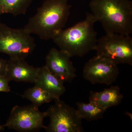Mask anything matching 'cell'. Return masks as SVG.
Masks as SVG:
<instances>
[{
    "instance_id": "obj_1",
    "label": "cell",
    "mask_w": 132,
    "mask_h": 132,
    "mask_svg": "<svg viewBox=\"0 0 132 132\" xmlns=\"http://www.w3.org/2000/svg\"><path fill=\"white\" fill-rule=\"evenodd\" d=\"M69 1L45 0L24 28L42 40L52 39L65 26L72 7Z\"/></svg>"
},
{
    "instance_id": "obj_2",
    "label": "cell",
    "mask_w": 132,
    "mask_h": 132,
    "mask_svg": "<svg viewBox=\"0 0 132 132\" xmlns=\"http://www.w3.org/2000/svg\"><path fill=\"white\" fill-rule=\"evenodd\" d=\"M92 13L106 34L130 35L132 33V2L130 0H92Z\"/></svg>"
},
{
    "instance_id": "obj_3",
    "label": "cell",
    "mask_w": 132,
    "mask_h": 132,
    "mask_svg": "<svg viewBox=\"0 0 132 132\" xmlns=\"http://www.w3.org/2000/svg\"><path fill=\"white\" fill-rule=\"evenodd\" d=\"M97 22L92 13H87L85 20L60 31L52 39L61 50L71 57H82L94 50L98 40L94 28Z\"/></svg>"
},
{
    "instance_id": "obj_4",
    "label": "cell",
    "mask_w": 132,
    "mask_h": 132,
    "mask_svg": "<svg viewBox=\"0 0 132 132\" xmlns=\"http://www.w3.org/2000/svg\"><path fill=\"white\" fill-rule=\"evenodd\" d=\"M34 39L24 28L14 29L0 22V53L10 58L26 59L34 52Z\"/></svg>"
},
{
    "instance_id": "obj_5",
    "label": "cell",
    "mask_w": 132,
    "mask_h": 132,
    "mask_svg": "<svg viewBox=\"0 0 132 132\" xmlns=\"http://www.w3.org/2000/svg\"><path fill=\"white\" fill-rule=\"evenodd\" d=\"M94 50L97 55L108 59L117 65H132V38L130 35L106 34L98 39Z\"/></svg>"
},
{
    "instance_id": "obj_6",
    "label": "cell",
    "mask_w": 132,
    "mask_h": 132,
    "mask_svg": "<svg viewBox=\"0 0 132 132\" xmlns=\"http://www.w3.org/2000/svg\"><path fill=\"white\" fill-rule=\"evenodd\" d=\"M46 111L49 125L44 129L48 132H82V119L77 110L60 99L54 100Z\"/></svg>"
},
{
    "instance_id": "obj_7",
    "label": "cell",
    "mask_w": 132,
    "mask_h": 132,
    "mask_svg": "<svg viewBox=\"0 0 132 132\" xmlns=\"http://www.w3.org/2000/svg\"><path fill=\"white\" fill-rule=\"evenodd\" d=\"M47 117L46 112L39 111V107L32 104L26 106L13 107L4 127L20 132L35 131L45 128L44 119Z\"/></svg>"
},
{
    "instance_id": "obj_8",
    "label": "cell",
    "mask_w": 132,
    "mask_h": 132,
    "mask_svg": "<svg viewBox=\"0 0 132 132\" xmlns=\"http://www.w3.org/2000/svg\"><path fill=\"white\" fill-rule=\"evenodd\" d=\"M119 74L118 65L109 59L96 55L85 64L82 75L86 80L93 85H111Z\"/></svg>"
},
{
    "instance_id": "obj_9",
    "label": "cell",
    "mask_w": 132,
    "mask_h": 132,
    "mask_svg": "<svg viewBox=\"0 0 132 132\" xmlns=\"http://www.w3.org/2000/svg\"><path fill=\"white\" fill-rule=\"evenodd\" d=\"M71 58L66 52L53 48L46 56L45 65L64 83L71 82L77 75Z\"/></svg>"
},
{
    "instance_id": "obj_10",
    "label": "cell",
    "mask_w": 132,
    "mask_h": 132,
    "mask_svg": "<svg viewBox=\"0 0 132 132\" xmlns=\"http://www.w3.org/2000/svg\"><path fill=\"white\" fill-rule=\"evenodd\" d=\"M39 68L29 65L25 59L10 58L6 76L9 81L34 83Z\"/></svg>"
},
{
    "instance_id": "obj_11",
    "label": "cell",
    "mask_w": 132,
    "mask_h": 132,
    "mask_svg": "<svg viewBox=\"0 0 132 132\" xmlns=\"http://www.w3.org/2000/svg\"><path fill=\"white\" fill-rule=\"evenodd\" d=\"M64 83L52 73L45 65L39 68L35 85L40 87L52 94L55 100L60 99L61 96L65 93Z\"/></svg>"
},
{
    "instance_id": "obj_12",
    "label": "cell",
    "mask_w": 132,
    "mask_h": 132,
    "mask_svg": "<svg viewBox=\"0 0 132 132\" xmlns=\"http://www.w3.org/2000/svg\"><path fill=\"white\" fill-rule=\"evenodd\" d=\"M123 98L118 86H112L101 92L90 91L89 100L90 103L107 110L112 107L117 106Z\"/></svg>"
},
{
    "instance_id": "obj_13",
    "label": "cell",
    "mask_w": 132,
    "mask_h": 132,
    "mask_svg": "<svg viewBox=\"0 0 132 132\" xmlns=\"http://www.w3.org/2000/svg\"><path fill=\"white\" fill-rule=\"evenodd\" d=\"M33 0H0V17L5 14L25 15Z\"/></svg>"
},
{
    "instance_id": "obj_14",
    "label": "cell",
    "mask_w": 132,
    "mask_h": 132,
    "mask_svg": "<svg viewBox=\"0 0 132 132\" xmlns=\"http://www.w3.org/2000/svg\"><path fill=\"white\" fill-rule=\"evenodd\" d=\"M21 96L24 99H27L32 102V104L39 107L46 103H49L54 100V97L42 88L35 85L24 92Z\"/></svg>"
},
{
    "instance_id": "obj_15",
    "label": "cell",
    "mask_w": 132,
    "mask_h": 132,
    "mask_svg": "<svg viewBox=\"0 0 132 132\" xmlns=\"http://www.w3.org/2000/svg\"><path fill=\"white\" fill-rule=\"evenodd\" d=\"M77 110L79 115L82 119L88 121L98 120L102 119L107 110L89 102L85 103L78 102L76 103Z\"/></svg>"
},
{
    "instance_id": "obj_16",
    "label": "cell",
    "mask_w": 132,
    "mask_h": 132,
    "mask_svg": "<svg viewBox=\"0 0 132 132\" xmlns=\"http://www.w3.org/2000/svg\"><path fill=\"white\" fill-rule=\"evenodd\" d=\"M9 80L5 76L0 75V92L9 93L11 91Z\"/></svg>"
},
{
    "instance_id": "obj_17",
    "label": "cell",
    "mask_w": 132,
    "mask_h": 132,
    "mask_svg": "<svg viewBox=\"0 0 132 132\" xmlns=\"http://www.w3.org/2000/svg\"><path fill=\"white\" fill-rule=\"evenodd\" d=\"M7 67V60L0 57V75L6 76Z\"/></svg>"
},
{
    "instance_id": "obj_18",
    "label": "cell",
    "mask_w": 132,
    "mask_h": 132,
    "mask_svg": "<svg viewBox=\"0 0 132 132\" xmlns=\"http://www.w3.org/2000/svg\"><path fill=\"white\" fill-rule=\"evenodd\" d=\"M5 128L3 126V125H1L0 124V132L4 131Z\"/></svg>"
}]
</instances>
